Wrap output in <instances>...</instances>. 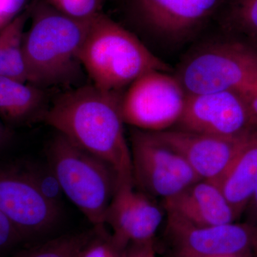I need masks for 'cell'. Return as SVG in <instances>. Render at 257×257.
Wrapping results in <instances>:
<instances>
[{
    "instance_id": "1",
    "label": "cell",
    "mask_w": 257,
    "mask_h": 257,
    "mask_svg": "<svg viewBox=\"0 0 257 257\" xmlns=\"http://www.w3.org/2000/svg\"><path fill=\"white\" fill-rule=\"evenodd\" d=\"M121 93L94 85L74 88L47 107L42 121L72 143L104 161L119 183H134L131 151L121 110Z\"/></svg>"
},
{
    "instance_id": "2",
    "label": "cell",
    "mask_w": 257,
    "mask_h": 257,
    "mask_svg": "<svg viewBox=\"0 0 257 257\" xmlns=\"http://www.w3.org/2000/svg\"><path fill=\"white\" fill-rule=\"evenodd\" d=\"M91 19L71 18L51 5L35 10L23 40L29 83L45 89L77 79L82 69L79 57Z\"/></svg>"
},
{
    "instance_id": "3",
    "label": "cell",
    "mask_w": 257,
    "mask_h": 257,
    "mask_svg": "<svg viewBox=\"0 0 257 257\" xmlns=\"http://www.w3.org/2000/svg\"><path fill=\"white\" fill-rule=\"evenodd\" d=\"M80 62L93 85L121 93L144 74L169 68L131 32L100 13L91 19Z\"/></svg>"
},
{
    "instance_id": "4",
    "label": "cell",
    "mask_w": 257,
    "mask_h": 257,
    "mask_svg": "<svg viewBox=\"0 0 257 257\" xmlns=\"http://www.w3.org/2000/svg\"><path fill=\"white\" fill-rule=\"evenodd\" d=\"M47 157L64 195L94 229L104 227L106 210L119 184L114 169L60 133L49 143Z\"/></svg>"
},
{
    "instance_id": "5",
    "label": "cell",
    "mask_w": 257,
    "mask_h": 257,
    "mask_svg": "<svg viewBox=\"0 0 257 257\" xmlns=\"http://www.w3.org/2000/svg\"><path fill=\"white\" fill-rule=\"evenodd\" d=\"M177 79L187 94L257 92V52L238 41L211 44L197 50L179 69Z\"/></svg>"
},
{
    "instance_id": "6",
    "label": "cell",
    "mask_w": 257,
    "mask_h": 257,
    "mask_svg": "<svg viewBox=\"0 0 257 257\" xmlns=\"http://www.w3.org/2000/svg\"><path fill=\"white\" fill-rule=\"evenodd\" d=\"M130 147L135 187L162 202L200 179L180 154L152 132L134 128Z\"/></svg>"
},
{
    "instance_id": "7",
    "label": "cell",
    "mask_w": 257,
    "mask_h": 257,
    "mask_svg": "<svg viewBox=\"0 0 257 257\" xmlns=\"http://www.w3.org/2000/svg\"><path fill=\"white\" fill-rule=\"evenodd\" d=\"M187 94L177 77L162 71L144 74L122 94L125 124L144 131L170 130L182 117Z\"/></svg>"
},
{
    "instance_id": "8",
    "label": "cell",
    "mask_w": 257,
    "mask_h": 257,
    "mask_svg": "<svg viewBox=\"0 0 257 257\" xmlns=\"http://www.w3.org/2000/svg\"><path fill=\"white\" fill-rule=\"evenodd\" d=\"M0 211L24 240L45 234L60 216V207L42 195L25 166L0 167Z\"/></svg>"
},
{
    "instance_id": "9",
    "label": "cell",
    "mask_w": 257,
    "mask_h": 257,
    "mask_svg": "<svg viewBox=\"0 0 257 257\" xmlns=\"http://www.w3.org/2000/svg\"><path fill=\"white\" fill-rule=\"evenodd\" d=\"M165 236L175 257L241 256L253 247L257 230L246 224L199 226L166 213Z\"/></svg>"
},
{
    "instance_id": "10",
    "label": "cell",
    "mask_w": 257,
    "mask_h": 257,
    "mask_svg": "<svg viewBox=\"0 0 257 257\" xmlns=\"http://www.w3.org/2000/svg\"><path fill=\"white\" fill-rule=\"evenodd\" d=\"M178 124L187 131L225 138L257 128L246 95L237 91L187 94Z\"/></svg>"
},
{
    "instance_id": "11",
    "label": "cell",
    "mask_w": 257,
    "mask_h": 257,
    "mask_svg": "<svg viewBox=\"0 0 257 257\" xmlns=\"http://www.w3.org/2000/svg\"><path fill=\"white\" fill-rule=\"evenodd\" d=\"M166 218L157 199L139 190L134 183L121 182L106 210L104 224L115 244L124 251L130 244L155 240Z\"/></svg>"
},
{
    "instance_id": "12",
    "label": "cell",
    "mask_w": 257,
    "mask_h": 257,
    "mask_svg": "<svg viewBox=\"0 0 257 257\" xmlns=\"http://www.w3.org/2000/svg\"><path fill=\"white\" fill-rule=\"evenodd\" d=\"M226 0H130L135 18L159 37L179 40L207 23Z\"/></svg>"
},
{
    "instance_id": "13",
    "label": "cell",
    "mask_w": 257,
    "mask_h": 257,
    "mask_svg": "<svg viewBox=\"0 0 257 257\" xmlns=\"http://www.w3.org/2000/svg\"><path fill=\"white\" fill-rule=\"evenodd\" d=\"M250 132L234 138L192 133L182 128L154 133L162 143L180 154L199 179L218 184Z\"/></svg>"
},
{
    "instance_id": "14",
    "label": "cell",
    "mask_w": 257,
    "mask_h": 257,
    "mask_svg": "<svg viewBox=\"0 0 257 257\" xmlns=\"http://www.w3.org/2000/svg\"><path fill=\"white\" fill-rule=\"evenodd\" d=\"M162 202L166 213L195 226L229 224L237 219L219 186L210 181L199 179Z\"/></svg>"
},
{
    "instance_id": "15",
    "label": "cell",
    "mask_w": 257,
    "mask_h": 257,
    "mask_svg": "<svg viewBox=\"0 0 257 257\" xmlns=\"http://www.w3.org/2000/svg\"><path fill=\"white\" fill-rule=\"evenodd\" d=\"M218 185L238 219L257 185V128L248 134Z\"/></svg>"
},
{
    "instance_id": "16",
    "label": "cell",
    "mask_w": 257,
    "mask_h": 257,
    "mask_svg": "<svg viewBox=\"0 0 257 257\" xmlns=\"http://www.w3.org/2000/svg\"><path fill=\"white\" fill-rule=\"evenodd\" d=\"M45 89L12 77L0 76V118L13 124L42 120L45 106Z\"/></svg>"
},
{
    "instance_id": "17",
    "label": "cell",
    "mask_w": 257,
    "mask_h": 257,
    "mask_svg": "<svg viewBox=\"0 0 257 257\" xmlns=\"http://www.w3.org/2000/svg\"><path fill=\"white\" fill-rule=\"evenodd\" d=\"M29 17L30 12L26 10L0 30V76L25 82H28L24 60L23 40Z\"/></svg>"
},
{
    "instance_id": "18",
    "label": "cell",
    "mask_w": 257,
    "mask_h": 257,
    "mask_svg": "<svg viewBox=\"0 0 257 257\" xmlns=\"http://www.w3.org/2000/svg\"><path fill=\"white\" fill-rule=\"evenodd\" d=\"M220 11L225 30L257 52V0H226Z\"/></svg>"
},
{
    "instance_id": "19",
    "label": "cell",
    "mask_w": 257,
    "mask_h": 257,
    "mask_svg": "<svg viewBox=\"0 0 257 257\" xmlns=\"http://www.w3.org/2000/svg\"><path fill=\"white\" fill-rule=\"evenodd\" d=\"M93 233L94 230L63 235L22 250L13 257H80Z\"/></svg>"
},
{
    "instance_id": "20",
    "label": "cell",
    "mask_w": 257,
    "mask_h": 257,
    "mask_svg": "<svg viewBox=\"0 0 257 257\" xmlns=\"http://www.w3.org/2000/svg\"><path fill=\"white\" fill-rule=\"evenodd\" d=\"M40 192L49 202L60 207L64 193L60 181L48 163L25 166Z\"/></svg>"
},
{
    "instance_id": "21",
    "label": "cell",
    "mask_w": 257,
    "mask_h": 257,
    "mask_svg": "<svg viewBox=\"0 0 257 257\" xmlns=\"http://www.w3.org/2000/svg\"><path fill=\"white\" fill-rule=\"evenodd\" d=\"M124 251L115 244L106 227L94 229L92 237L83 248L80 257H123Z\"/></svg>"
},
{
    "instance_id": "22",
    "label": "cell",
    "mask_w": 257,
    "mask_h": 257,
    "mask_svg": "<svg viewBox=\"0 0 257 257\" xmlns=\"http://www.w3.org/2000/svg\"><path fill=\"white\" fill-rule=\"evenodd\" d=\"M60 13L78 20H89L101 13L103 0H47Z\"/></svg>"
},
{
    "instance_id": "23",
    "label": "cell",
    "mask_w": 257,
    "mask_h": 257,
    "mask_svg": "<svg viewBox=\"0 0 257 257\" xmlns=\"http://www.w3.org/2000/svg\"><path fill=\"white\" fill-rule=\"evenodd\" d=\"M23 236L0 211V253L23 241Z\"/></svg>"
},
{
    "instance_id": "24",
    "label": "cell",
    "mask_w": 257,
    "mask_h": 257,
    "mask_svg": "<svg viewBox=\"0 0 257 257\" xmlns=\"http://www.w3.org/2000/svg\"><path fill=\"white\" fill-rule=\"evenodd\" d=\"M28 0H0V30L18 17Z\"/></svg>"
},
{
    "instance_id": "25",
    "label": "cell",
    "mask_w": 257,
    "mask_h": 257,
    "mask_svg": "<svg viewBox=\"0 0 257 257\" xmlns=\"http://www.w3.org/2000/svg\"><path fill=\"white\" fill-rule=\"evenodd\" d=\"M155 240L130 244L124 251L123 257H159Z\"/></svg>"
},
{
    "instance_id": "26",
    "label": "cell",
    "mask_w": 257,
    "mask_h": 257,
    "mask_svg": "<svg viewBox=\"0 0 257 257\" xmlns=\"http://www.w3.org/2000/svg\"><path fill=\"white\" fill-rule=\"evenodd\" d=\"M247 211L246 224L257 229V185L244 211Z\"/></svg>"
},
{
    "instance_id": "27",
    "label": "cell",
    "mask_w": 257,
    "mask_h": 257,
    "mask_svg": "<svg viewBox=\"0 0 257 257\" xmlns=\"http://www.w3.org/2000/svg\"><path fill=\"white\" fill-rule=\"evenodd\" d=\"M246 96L250 109L257 122V92Z\"/></svg>"
},
{
    "instance_id": "28",
    "label": "cell",
    "mask_w": 257,
    "mask_h": 257,
    "mask_svg": "<svg viewBox=\"0 0 257 257\" xmlns=\"http://www.w3.org/2000/svg\"><path fill=\"white\" fill-rule=\"evenodd\" d=\"M9 137V130L3 124V121L0 119V147L8 140Z\"/></svg>"
},
{
    "instance_id": "29",
    "label": "cell",
    "mask_w": 257,
    "mask_h": 257,
    "mask_svg": "<svg viewBox=\"0 0 257 257\" xmlns=\"http://www.w3.org/2000/svg\"><path fill=\"white\" fill-rule=\"evenodd\" d=\"M253 247L254 248L255 251H256L257 254V232L256 236H255L254 241H253Z\"/></svg>"
},
{
    "instance_id": "30",
    "label": "cell",
    "mask_w": 257,
    "mask_h": 257,
    "mask_svg": "<svg viewBox=\"0 0 257 257\" xmlns=\"http://www.w3.org/2000/svg\"><path fill=\"white\" fill-rule=\"evenodd\" d=\"M227 257H241V256H227Z\"/></svg>"
}]
</instances>
